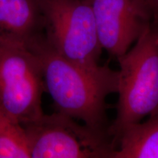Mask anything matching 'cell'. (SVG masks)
<instances>
[{
	"mask_svg": "<svg viewBox=\"0 0 158 158\" xmlns=\"http://www.w3.org/2000/svg\"><path fill=\"white\" fill-rule=\"evenodd\" d=\"M155 13V20L158 19V0H147Z\"/></svg>",
	"mask_w": 158,
	"mask_h": 158,
	"instance_id": "cell-10",
	"label": "cell"
},
{
	"mask_svg": "<svg viewBox=\"0 0 158 158\" xmlns=\"http://www.w3.org/2000/svg\"><path fill=\"white\" fill-rule=\"evenodd\" d=\"M42 64L35 53L16 45H0V107L22 125L43 114Z\"/></svg>",
	"mask_w": 158,
	"mask_h": 158,
	"instance_id": "cell-5",
	"label": "cell"
},
{
	"mask_svg": "<svg viewBox=\"0 0 158 158\" xmlns=\"http://www.w3.org/2000/svg\"><path fill=\"white\" fill-rule=\"evenodd\" d=\"M117 59L118 100L116 118L109 127L115 146L126 127L158 115V20Z\"/></svg>",
	"mask_w": 158,
	"mask_h": 158,
	"instance_id": "cell-2",
	"label": "cell"
},
{
	"mask_svg": "<svg viewBox=\"0 0 158 158\" xmlns=\"http://www.w3.org/2000/svg\"><path fill=\"white\" fill-rule=\"evenodd\" d=\"M29 50L40 61L45 87L58 112L109 133L106 100L118 92V71L107 64L87 68L71 62L51 48L45 37Z\"/></svg>",
	"mask_w": 158,
	"mask_h": 158,
	"instance_id": "cell-1",
	"label": "cell"
},
{
	"mask_svg": "<svg viewBox=\"0 0 158 158\" xmlns=\"http://www.w3.org/2000/svg\"><path fill=\"white\" fill-rule=\"evenodd\" d=\"M45 39L61 56L87 68L100 66L102 48L93 13L84 0H39Z\"/></svg>",
	"mask_w": 158,
	"mask_h": 158,
	"instance_id": "cell-3",
	"label": "cell"
},
{
	"mask_svg": "<svg viewBox=\"0 0 158 158\" xmlns=\"http://www.w3.org/2000/svg\"><path fill=\"white\" fill-rule=\"evenodd\" d=\"M39 0H0V45L29 49L45 36Z\"/></svg>",
	"mask_w": 158,
	"mask_h": 158,
	"instance_id": "cell-7",
	"label": "cell"
},
{
	"mask_svg": "<svg viewBox=\"0 0 158 158\" xmlns=\"http://www.w3.org/2000/svg\"><path fill=\"white\" fill-rule=\"evenodd\" d=\"M93 13L99 42L110 56L125 54L155 20L147 0H84Z\"/></svg>",
	"mask_w": 158,
	"mask_h": 158,
	"instance_id": "cell-6",
	"label": "cell"
},
{
	"mask_svg": "<svg viewBox=\"0 0 158 158\" xmlns=\"http://www.w3.org/2000/svg\"><path fill=\"white\" fill-rule=\"evenodd\" d=\"M111 158H158V115L126 127Z\"/></svg>",
	"mask_w": 158,
	"mask_h": 158,
	"instance_id": "cell-8",
	"label": "cell"
},
{
	"mask_svg": "<svg viewBox=\"0 0 158 158\" xmlns=\"http://www.w3.org/2000/svg\"><path fill=\"white\" fill-rule=\"evenodd\" d=\"M32 158H111L116 146L108 132L99 131L60 112L23 124Z\"/></svg>",
	"mask_w": 158,
	"mask_h": 158,
	"instance_id": "cell-4",
	"label": "cell"
},
{
	"mask_svg": "<svg viewBox=\"0 0 158 158\" xmlns=\"http://www.w3.org/2000/svg\"><path fill=\"white\" fill-rule=\"evenodd\" d=\"M0 158H31L23 126L0 107Z\"/></svg>",
	"mask_w": 158,
	"mask_h": 158,
	"instance_id": "cell-9",
	"label": "cell"
}]
</instances>
